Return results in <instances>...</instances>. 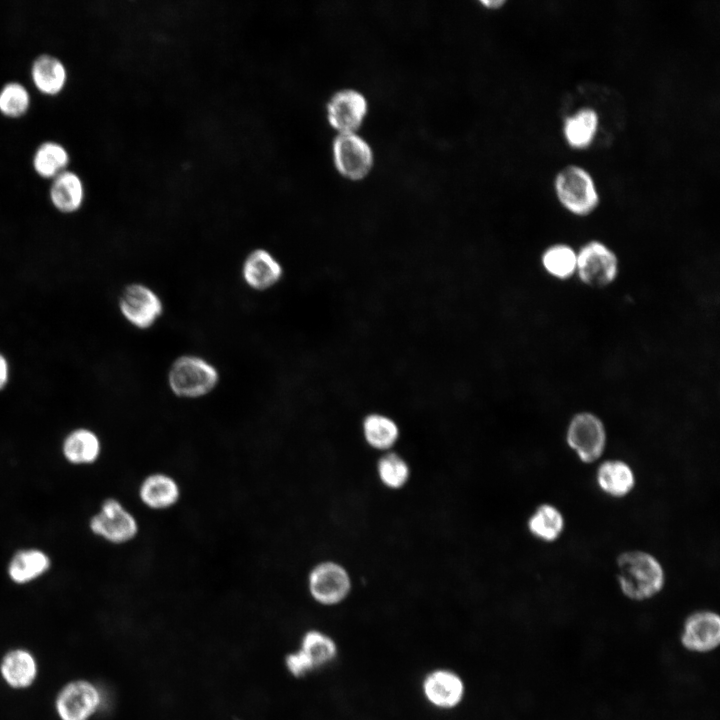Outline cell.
<instances>
[{
  "label": "cell",
  "mask_w": 720,
  "mask_h": 720,
  "mask_svg": "<svg viewBox=\"0 0 720 720\" xmlns=\"http://www.w3.org/2000/svg\"><path fill=\"white\" fill-rule=\"evenodd\" d=\"M616 565L619 588L630 600L651 599L664 587L663 566L655 556L646 551L622 552L617 557Z\"/></svg>",
  "instance_id": "6da1fadb"
},
{
  "label": "cell",
  "mask_w": 720,
  "mask_h": 720,
  "mask_svg": "<svg viewBox=\"0 0 720 720\" xmlns=\"http://www.w3.org/2000/svg\"><path fill=\"white\" fill-rule=\"evenodd\" d=\"M553 190L559 204L578 217L594 213L601 201L594 177L578 164H568L558 170L553 179Z\"/></svg>",
  "instance_id": "7a4b0ae2"
},
{
  "label": "cell",
  "mask_w": 720,
  "mask_h": 720,
  "mask_svg": "<svg viewBox=\"0 0 720 720\" xmlns=\"http://www.w3.org/2000/svg\"><path fill=\"white\" fill-rule=\"evenodd\" d=\"M88 530L96 538L115 546L135 541L141 530L138 517L118 497H105L88 520Z\"/></svg>",
  "instance_id": "3957f363"
},
{
  "label": "cell",
  "mask_w": 720,
  "mask_h": 720,
  "mask_svg": "<svg viewBox=\"0 0 720 720\" xmlns=\"http://www.w3.org/2000/svg\"><path fill=\"white\" fill-rule=\"evenodd\" d=\"M218 382L217 368L208 360L190 354L176 358L170 365L167 375L171 393L185 400L206 397L214 391Z\"/></svg>",
  "instance_id": "277c9868"
},
{
  "label": "cell",
  "mask_w": 720,
  "mask_h": 720,
  "mask_svg": "<svg viewBox=\"0 0 720 720\" xmlns=\"http://www.w3.org/2000/svg\"><path fill=\"white\" fill-rule=\"evenodd\" d=\"M352 576L348 567L332 558L314 562L306 574V589L311 599L322 606L343 602L352 590Z\"/></svg>",
  "instance_id": "5b68a950"
},
{
  "label": "cell",
  "mask_w": 720,
  "mask_h": 720,
  "mask_svg": "<svg viewBox=\"0 0 720 720\" xmlns=\"http://www.w3.org/2000/svg\"><path fill=\"white\" fill-rule=\"evenodd\" d=\"M619 273L616 253L600 240H589L577 250L576 275L592 288H603L613 283Z\"/></svg>",
  "instance_id": "8992f818"
},
{
  "label": "cell",
  "mask_w": 720,
  "mask_h": 720,
  "mask_svg": "<svg viewBox=\"0 0 720 720\" xmlns=\"http://www.w3.org/2000/svg\"><path fill=\"white\" fill-rule=\"evenodd\" d=\"M566 442L580 461L593 463L602 456L606 447L605 425L593 412H578L569 420Z\"/></svg>",
  "instance_id": "52a82bcc"
},
{
  "label": "cell",
  "mask_w": 720,
  "mask_h": 720,
  "mask_svg": "<svg viewBox=\"0 0 720 720\" xmlns=\"http://www.w3.org/2000/svg\"><path fill=\"white\" fill-rule=\"evenodd\" d=\"M117 305L125 321L140 330L151 328L163 313L159 295L140 282L126 285L118 296Z\"/></svg>",
  "instance_id": "ba28073f"
},
{
  "label": "cell",
  "mask_w": 720,
  "mask_h": 720,
  "mask_svg": "<svg viewBox=\"0 0 720 720\" xmlns=\"http://www.w3.org/2000/svg\"><path fill=\"white\" fill-rule=\"evenodd\" d=\"M101 705L100 689L87 679L67 682L59 689L54 701L59 720H90Z\"/></svg>",
  "instance_id": "9c48e42d"
},
{
  "label": "cell",
  "mask_w": 720,
  "mask_h": 720,
  "mask_svg": "<svg viewBox=\"0 0 720 720\" xmlns=\"http://www.w3.org/2000/svg\"><path fill=\"white\" fill-rule=\"evenodd\" d=\"M332 156L339 174L351 181L365 178L374 163L370 144L357 132L337 134L332 143Z\"/></svg>",
  "instance_id": "30bf717a"
},
{
  "label": "cell",
  "mask_w": 720,
  "mask_h": 720,
  "mask_svg": "<svg viewBox=\"0 0 720 720\" xmlns=\"http://www.w3.org/2000/svg\"><path fill=\"white\" fill-rule=\"evenodd\" d=\"M140 504L152 512H167L175 508L183 496L179 480L170 472L154 470L145 474L136 488Z\"/></svg>",
  "instance_id": "8fae6325"
},
{
  "label": "cell",
  "mask_w": 720,
  "mask_h": 720,
  "mask_svg": "<svg viewBox=\"0 0 720 720\" xmlns=\"http://www.w3.org/2000/svg\"><path fill=\"white\" fill-rule=\"evenodd\" d=\"M336 653V645L330 637L310 630L304 634L299 650L286 655L285 666L292 676L303 677L330 662Z\"/></svg>",
  "instance_id": "7c38bea8"
},
{
  "label": "cell",
  "mask_w": 720,
  "mask_h": 720,
  "mask_svg": "<svg viewBox=\"0 0 720 720\" xmlns=\"http://www.w3.org/2000/svg\"><path fill=\"white\" fill-rule=\"evenodd\" d=\"M367 112V99L360 91L352 88L337 91L327 104L328 122L338 134L357 132Z\"/></svg>",
  "instance_id": "4fadbf2b"
},
{
  "label": "cell",
  "mask_w": 720,
  "mask_h": 720,
  "mask_svg": "<svg viewBox=\"0 0 720 720\" xmlns=\"http://www.w3.org/2000/svg\"><path fill=\"white\" fill-rule=\"evenodd\" d=\"M682 646L693 653H708L720 642V617L711 610L690 614L683 623L680 635Z\"/></svg>",
  "instance_id": "5bb4252c"
},
{
  "label": "cell",
  "mask_w": 720,
  "mask_h": 720,
  "mask_svg": "<svg viewBox=\"0 0 720 720\" xmlns=\"http://www.w3.org/2000/svg\"><path fill=\"white\" fill-rule=\"evenodd\" d=\"M52 568V558L40 547H22L13 552L6 565V575L15 585H28Z\"/></svg>",
  "instance_id": "9a60e30c"
},
{
  "label": "cell",
  "mask_w": 720,
  "mask_h": 720,
  "mask_svg": "<svg viewBox=\"0 0 720 720\" xmlns=\"http://www.w3.org/2000/svg\"><path fill=\"white\" fill-rule=\"evenodd\" d=\"M63 459L73 466H89L97 463L103 453L99 434L85 426L68 431L60 445Z\"/></svg>",
  "instance_id": "2e32d148"
},
{
  "label": "cell",
  "mask_w": 720,
  "mask_h": 720,
  "mask_svg": "<svg viewBox=\"0 0 720 720\" xmlns=\"http://www.w3.org/2000/svg\"><path fill=\"white\" fill-rule=\"evenodd\" d=\"M360 433L364 444L379 454L395 450L401 439L398 422L382 412H369L361 420Z\"/></svg>",
  "instance_id": "e0dca14e"
},
{
  "label": "cell",
  "mask_w": 720,
  "mask_h": 720,
  "mask_svg": "<svg viewBox=\"0 0 720 720\" xmlns=\"http://www.w3.org/2000/svg\"><path fill=\"white\" fill-rule=\"evenodd\" d=\"M48 198L52 207L59 213L71 215L83 207L86 189L81 176L67 169L53 179L48 189Z\"/></svg>",
  "instance_id": "ac0fdd59"
},
{
  "label": "cell",
  "mask_w": 720,
  "mask_h": 720,
  "mask_svg": "<svg viewBox=\"0 0 720 720\" xmlns=\"http://www.w3.org/2000/svg\"><path fill=\"white\" fill-rule=\"evenodd\" d=\"M241 274L244 282L252 289L264 291L276 285L283 275L280 262L266 249L251 251L245 258Z\"/></svg>",
  "instance_id": "d6986e66"
},
{
  "label": "cell",
  "mask_w": 720,
  "mask_h": 720,
  "mask_svg": "<svg viewBox=\"0 0 720 720\" xmlns=\"http://www.w3.org/2000/svg\"><path fill=\"white\" fill-rule=\"evenodd\" d=\"M38 672L36 657L25 648L10 649L0 660V676L12 689L24 690L31 687L38 677Z\"/></svg>",
  "instance_id": "ffe728a7"
},
{
  "label": "cell",
  "mask_w": 720,
  "mask_h": 720,
  "mask_svg": "<svg viewBox=\"0 0 720 720\" xmlns=\"http://www.w3.org/2000/svg\"><path fill=\"white\" fill-rule=\"evenodd\" d=\"M30 77L38 92L53 97L64 90L68 71L59 57L50 53H41L31 63Z\"/></svg>",
  "instance_id": "44dd1931"
},
{
  "label": "cell",
  "mask_w": 720,
  "mask_h": 720,
  "mask_svg": "<svg viewBox=\"0 0 720 720\" xmlns=\"http://www.w3.org/2000/svg\"><path fill=\"white\" fill-rule=\"evenodd\" d=\"M598 487L608 496L625 497L633 490L636 482L631 466L618 459L602 462L596 471Z\"/></svg>",
  "instance_id": "7402d4cb"
},
{
  "label": "cell",
  "mask_w": 720,
  "mask_h": 720,
  "mask_svg": "<svg viewBox=\"0 0 720 720\" xmlns=\"http://www.w3.org/2000/svg\"><path fill=\"white\" fill-rule=\"evenodd\" d=\"M423 689L426 698L432 704L443 708L458 704L464 692L461 679L455 673L446 670L429 674L424 681Z\"/></svg>",
  "instance_id": "603a6c76"
},
{
  "label": "cell",
  "mask_w": 720,
  "mask_h": 720,
  "mask_svg": "<svg viewBox=\"0 0 720 720\" xmlns=\"http://www.w3.org/2000/svg\"><path fill=\"white\" fill-rule=\"evenodd\" d=\"M375 476L383 488L401 491L411 480L412 468L404 455L392 450L379 454L375 462Z\"/></svg>",
  "instance_id": "cb8c5ba5"
},
{
  "label": "cell",
  "mask_w": 720,
  "mask_h": 720,
  "mask_svg": "<svg viewBox=\"0 0 720 720\" xmlns=\"http://www.w3.org/2000/svg\"><path fill=\"white\" fill-rule=\"evenodd\" d=\"M31 162L34 172L39 177L51 180L68 169L70 154L62 143L46 140L36 147Z\"/></svg>",
  "instance_id": "d4e9b609"
},
{
  "label": "cell",
  "mask_w": 720,
  "mask_h": 720,
  "mask_svg": "<svg viewBox=\"0 0 720 720\" xmlns=\"http://www.w3.org/2000/svg\"><path fill=\"white\" fill-rule=\"evenodd\" d=\"M565 520L561 511L554 505L542 503L537 506L527 520L529 533L543 542H554L562 534Z\"/></svg>",
  "instance_id": "484cf974"
},
{
  "label": "cell",
  "mask_w": 720,
  "mask_h": 720,
  "mask_svg": "<svg viewBox=\"0 0 720 720\" xmlns=\"http://www.w3.org/2000/svg\"><path fill=\"white\" fill-rule=\"evenodd\" d=\"M544 271L557 280H568L576 275L577 250L567 243H554L541 254Z\"/></svg>",
  "instance_id": "4316f807"
},
{
  "label": "cell",
  "mask_w": 720,
  "mask_h": 720,
  "mask_svg": "<svg viewBox=\"0 0 720 720\" xmlns=\"http://www.w3.org/2000/svg\"><path fill=\"white\" fill-rule=\"evenodd\" d=\"M31 96L19 81H8L0 88V113L10 119L23 117L30 109Z\"/></svg>",
  "instance_id": "83f0119b"
},
{
  "label": "cell",
  "mask_w": 720,
  "mask_h": 720,
  "mask_svg": "<svg viewBox=\"0 0 720 720\" xmlns=\"http://www.w3.org/2000/svg\"><path fill=\"white\" fill-rule=\"evenodd\" d=\"M11 379V365L8 357L0 351V392L4 391Z\"/></svg>",
  "instance_id": "f1b7e54d"
},
{
  "label": "cell",
  "mask_w": 720,
  "mask_h": 720,
  "mask_svg": "<svg viewBox=\"0 0 720 720\" xmlns=\"http://www.w3.org/2000/svg\"><path fill=\"white\" fill-rule=\"evenodd\" d=\"M482 4H483L486 8H489V9H499V8H501V7L505 4V1H502V0H496V1H494V0H489V1H483Z\"/></svg>",
  "instance_id": "f546056e"
}]
</instances>
